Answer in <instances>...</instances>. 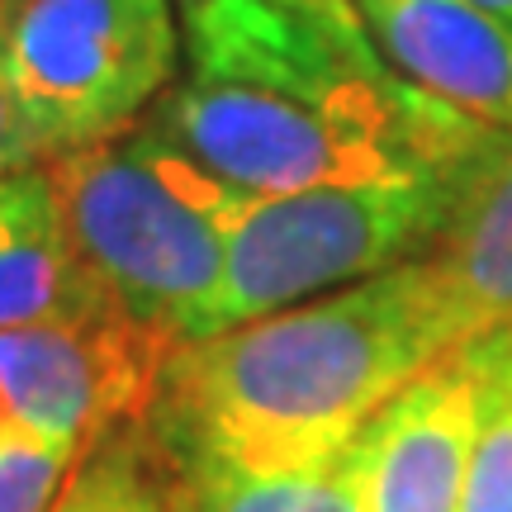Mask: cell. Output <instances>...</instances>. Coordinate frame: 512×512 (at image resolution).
I'll list each match as a JSON object with an SVG mask.
<instances>
[{"mask_svg": "<svg viewBox=\"0 0 512 512\" xmlns=\"http://www.w3.org/2000/svg\"><path fill=\"white\" fill-rule=\"evenodd\" d=\"M465 342L512 323V133L484 124L456 162L451 219L422 256Z\"/></svg>", "mask_w": 512, "mask_h": 512, "instance_id": "obj_8", "label": "cell"}, {"mask_svg": "<svg viewBox=\"0 0 512 512\" xmlns=\"http://www.w3.org/2000/svg\"><path fill=\"white\" fill-rule=\"evenodd\" d=\"M48 171L76 252L114 304L176 347L204 337L228 233L256 200L214 181L152 119L48 157Z\"/></svg>", "mask_w": 512, "mask_h": 512, "instance_id": "obj_3", "label": "cell"}, {"mask_svg": "<svg viewBox=\"0 0 512 512\" xmlns=\"http://www.w3.org/2000/svg\"><path fill=\"white\" fill-rule=\"evenodd\" d=\"M460 512H512V351L465 475Z\"/></svg>", "mask_w": 512, "mask_h": 512, "instance_id": "obj_13", "label": "cell"}, {"mask_svg": "<svg viewBox=\"0 0 512 512\" xmlns=\"http://www.w3.org/2000/svg\"><path fill=\"white\" fill-rule=\"evenodd\" d=\"M29 162H43V152H38V138L29 128V119H24V110H19L10 81L0 76V171L29 166Z\"/></svg>", "mask_w": 512, "mask_h": 512, "instance_id": "obj_14", "label": "cell"}, {"mask_svg": "<svg viewBox=\"0 0 512 512\" xmlns=\"http://www.w3.org/2000/svg\"><path fill=\"white\" fill-rule=\"evenodd\" d=\"M81 451L24 427L0 432V512H53Z\"/></svg>", "mask_w": 512, "mask_h": 512, "instance_id": "obj_12", "label": "cell"}, {"mask_svg": "<svg viewBox=\"0 0 512 512\" xmlns=\"http://www.w3.org/2000/svg\"><path fill=\"white\" fill-rule=\"evenodd\" d=\"M475 5H484L489 15H498L503 24H512V0H475Z\"/></svg>", "mask_w": 512, "mask_h": 512, "instance_id": "obj_15", "label": "cell"}, {"mask_svg": "<svg viewBox=\"0 0 512 512\" xmlns=\"http://www.w3.org/2000/svg\"><path fill=\"white\" fill-rule=\"evenodd\" d=\"M0 76H5V0H0Z\"/></svg>", "mask_w": 512, "mask_h": 512, "instance_id": "obj_17", "label": "cell"}, {"mask_svg": "<svg viewBox=\"0 0 512 512\" xmlns=\"http://www.w3.org/2000/svg\"><path fill=\"white\" fill-rule=\"evenodd\" d=\"M181 53L147 119L247 200L446 166L479 124L408 86L356 5L181 0Z\"/></svg>", "mask_w": 512, "mask_h": 512, "instance_id": "obj_1", "label": "cell"}, {"mask_svg": "<svg viewBox=\"0 0 512 512\" xmlns=\"http://www.w3.org/2000/svg\"><path fill=\"white\" fill-rule=\"evenodd\" d=\"M53 512H181L171 460L143 422L119 427L81 456Z\"/></svg>", "mask_w": 512, "mask_h": 512, "instance_id": "obj_11", "label": "cell"}, {"mask_svg": "<svg viewBox=\"0 0 512 512\" xmlns=\"http://www.w3.org/2000/svg\"><path fill=\"white\" fill-rule=\"evenodd\" d=\"M171 479H176L181 512H366L347 460H332L318 470H290V475H247L223 465L171 460Z\"/></svg>", "mask_w": 512, "mask_h": 512, "instance_id": "obj_10", "label": "cell"}, {"mask_svg": "<svg viewBox=\"0 0 512 512\" xmlns=\"http://www.w3.org/2000/svg\"><path fill=\"white\" fill-rule=\"evenodd\" d=\"M124 313L81 261L48 162L0 171V332Z\"/></svg>", "mask_w": 512, "mask_h": 512, "instance_id": "obj_9", "label": "cell"}, {"mask_svg": "<svg viewBox=\"0 0 512 512\" xmlns=\"http://www.w3.org/2000/svg\"><path fill=\"white\" fill-rule=\"evenodd\" d=\"M508 351L512 323L460 342L370 418L342 456L366 512H460Z\"/></svg>", "mask_w": 512, "mask_h": 512, "instance_id": "obj_6", "label": "cell"}, {"mask_svg": "<svg viewBox=\"0 0 512 512\" xmlns=\"http://www.w3.org/2000/svg\"><path fill=\"white\" fill-rule=\"evenodd\" d=\"M460 342L418 256L323 299L181 342L143 427L176 465L318 470L347 456L384 403Z\"/></svg>", "mask_w": 512, "mask_h": 512, "instance_id": "obj_2", "label": "cell"}, {"mask_svg": "<svg viewBox=\"0 0 512 512\" xmlns=\"http://www.w3.org/2000/svg\"><path fill=\"white\" fill-rule=\"evenodd\" d=\"M176 72L171 0H5V81L43 162L128 133Z\"/></svg>", "mask_w": 512, "mask_h": 512, "instance_id": "obj_5", "label": "cell"}, {"mask_svg": "<svg viewBox=\"0 0 512 512\" xmlns=\"http://www.w3.org/2000/svg\"><path fill=\"white\" fill-rule=\"evenodd\" d=\"M460 152L446 166H408L380 181L313 185L256 200L228 233L223 285L204 337L427 256L456 204Z\"/></svg>", "mask_w": 512, "mask_h": 512, "instance_id": "obj_4", "label": "cell"}, {"mask_svg": "<svg viewBox=\"0 0 512 512\" xmlns=\"http://www.w3.org/2000/svg\"><path fill=\"white\" fill-rule=\"evenodd\" d=\"M299 5H318V10H351V0H299Z\"/></svg>", "mask_w": 512, "mask_h": 512, "instance_id": "obj_16", "label": "cell"}, {"mask_svg": "<svg viewBox=\"0 0 512 512\" xmlns=\"http://www.w3.org/2000/svg\"><path fill=\"white\" fill-rule=\"evenodd\" d=\"M370 43L432 100L512 133V24L475 0H351Z\"/></svg>", "mask_w": 512, "mask_h": 512, "instance_id": "obj_7", "label": "cell"}]
</instances>
